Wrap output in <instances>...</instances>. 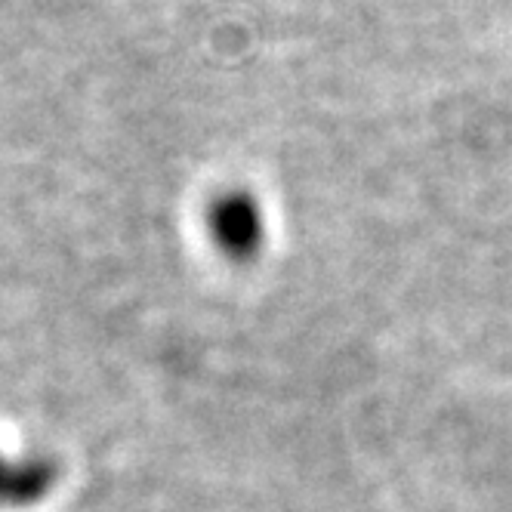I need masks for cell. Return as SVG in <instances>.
<instances>
[{
  "mask_svg": "<svg viewBox=\"0 0 512 512\" xmlns=\"http://www.w3.org/2000/svg\"><path fill=\"white\" fill-rule=\"evenodd\" d=\"M56 482L50 460H7L0 454V506L38 503Z\"/></svg>",
  "mask_w": 512,
  "mask_h": 512,
  "instance_id": "1",
  "label": "cell"
},
{
  "mask_svg": "<svg viewBox=\"0 0 512 512\" xmlns=\"http://www.w3.org/2000/svg\"><path fill=\"white\" fill-rule=\"evenodd\" d=\"M216 235L226 247L232 250H244L253 241V216L241 201H229L226 207H219L216 213Z\"/></svg>",
  "mask_w": 512,
  "mask_h": 512,
  "instance_id": "2",
  "label": "cell"
}]
</instances>
